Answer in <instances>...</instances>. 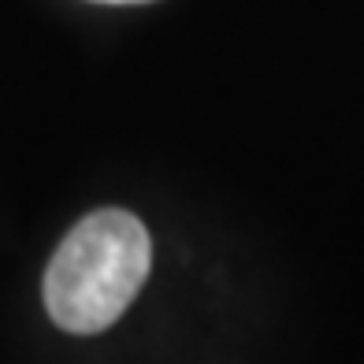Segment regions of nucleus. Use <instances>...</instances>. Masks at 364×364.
Masks as SVG:
<instances>
[{
  "mask_svg": "<svg viewBox=\"0 0 364 364\" xmlns=\"http://www.w3.org/2000/svg\"><path fill=\"white\" fill-rule=\"evenodd\" d=\"M101 4H145V0H101Z\"/></svg>",
  "mask_w": 364,
  "mask_h": 364,
  "instance_id": "nucleus-2",
  "label": "nucleus"
},
{
  "mask_svg": "<svg viewBox=\"0 0 364 364\" xmlns=\"http://www.w3.org/2000/svg\"><path fill=\"white\" fill-rule=\"evenodd\" d=\"M153 264V242L127 208H101L78 220L45 268V309L71 335L112 327L138 297Z\"/></svg>",
  "mask_w": 364,
  "mask_h": 364,
  "instance_id": "nucleus-1",
  "label": "nucleus"
}]
</instances>
